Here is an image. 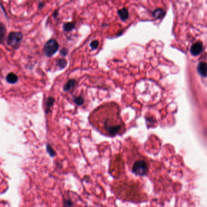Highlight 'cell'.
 Segmentation results:
<instances>
[{
	"label": "cell",
	"instance_id": "1",
	"mask_svg": "<svg viewBox=\"0 0 207 207\" xmlns=\"http://www.w3.org/2000/svg\"><path fill=\"white\" fill-rule=\"evenodd\" d=\"M138 184L127 179H117L112 185V190L116 196L122 199L131 201H140V193Z\"/></svg>",
	"mask_w": 207,
	"mask_h": 207
},
{
	"label": "cell",
	"instance_id": "2",
	"mask_svg": "<svg viewBox=\"0 0 207 207\" xmlns=\"http://www.w3.org/2000/svg\"><path fill=\"white\" fill-rule=\"evenodd\" d=\"M103 117L95 120L96 122L92 123L93 125L103 134L109 137H114L121 134L124 131V125L114 114H103Z\"/></svg>",
	"mask_w": 207,
	"mask_h": 207
},
{
	"label": "cell",
	"instance_id": "3",
	"mask_svg": "<svg viewBox=\"0 0 207 207\" xmlns=\"http://www.w3.org/2000/svg\"><path fill=\"white\" fill-rule=\"evenodd\" d=\"M128 165L131 171L136 175L143 176L149 169L148 160L140 154H134L128 157Z\"/></svg>",
	"mask_w": 207,
	"mask_h": 207
},
{
	"label": "cell",
	"instance_id": "4",
	"mask_svg": "<svg viewBox=\"0 0 207 207\" xmlns=\"http://www.w3.org/2000/svg\"><path fill=\"white\" fill-rule=\"evenodd\" d=\"M23 37L21 32H11L7 37V45L14 49H17L22 41Z\"/></svg>",
	"mask_w": 207,
	"mask_h": 207
},
{
	"label": "cell",
	"instance_id": "5",
	"mask_svg": "<svg viewBox=\"0 0 207 207\" xmlns=\"http://www.w3.org/2000/svg\"><path fill=\"white\" fill-rule=\"evenodd\" d=\"M59 48L58 42L54 39H51L48 40L44 46V52L46 56L52 57L54 55Z\"/></svg>",
	"mask_w": 207,
	"mask_h": 207
},
{
	"label": "cell",
	"instance_id": "6",
	"mask_svg": "<svg viewBox=\"0 0 207 207\" xmlns=\"http://www.w3.org/2000/svg\"><path fill=\"white\" fill-rule=\"evenodd\" d=\"M203 49L202 44L201 42L195 43L191 49V52L193 55H198L200 54Z\"/></svg>",
	"mask_w": 207,
	"mask_h": 207
},
{
	"label": "cell",
	"instance_id": "7",
	"mask_svg": "<svg viewBox=\"0 0 207 207\" xmlns=\"http://www.w3.org/2000/svg\"><path fill=\"white\" fill-rule=\"evenodd\" d=\"M198 70L199 73L203 77H205L207 76V64L205 62L200 63L198 66Z\"/></svg>",
	"mask_w": 207,
	"mask_h": 207
},
{
	"label": "cell",
	"instance_id": "8",
	"mask_svg": "<svg viewBox=\"0 0 207 207\" xmlns=\"http://www.w3.org/2000/svg\"><path fill=\"white\" fill-rule=\"evenodd\" d=\"M5 79L8 83L10 84H14L18 81V78L16 74L12 72V73H9V74H7Z\"/></svg>",
	"mask_w": 207,
	"mask_h": 207
},
{
	"label": "cell",
	"instance_id": "9",
	"mask_svg": "<svg viewBox=\"0 0 207 207\" xmlns=\"http://www.w3.org/2000/svg\"><path fill=\"white\" fill-rule=\"evenodd\" d=\"M118 14L122 20H125L128 18V10L127 8H122L118 11Z\"/></svg>",
	"mask_w": 207,
	"mask_h": 207
},
{
	"label": "cell",
	"instance_id": "10",
	"mask_svg": "<svg viewBox=\"0 0 207 207\" xmlns=\"http://www.w3.org/2000/svg\"><path fill=\"white\" fill-rule=\"evenodd\" d=\"M75 83H76L75 80H74V79L69 80V81L64 86V87H63L64 91H70V89H72L74 87Z\"/></svg>",
	"mask_w": 207,
	"mask_h": 207
},
{
	"label": "cell",
	"instance_id": "11",
	"mask_svg": "<svg viewBox=\"0 0 207 207\" xmlns=\"http://www.w3.org/2000/svg\"><path fill=\"white\" fill-rule=\"evenodd\" d=\"M54 103V98L52 97H49L46 101V108H45V111L46 113H48L50 111V109L51 107L53 106Z\"/></svg>",
	"mask_w": 207,
	"mask_h": 207
},
{
	"label": "cell",
	"instance_id": "12",
	"mask_svg": "<svg viewBox=\"0 0 207 207\" xmlns=\"http://www.w3.org/2000/svg\"><path fill=\"white\" fill-rule=\"evenodd\" d=\"M75 27V23L72 22L66 23L63 25V29L65 31H70Z\"/></svg>",
	"mask_w": 207,
	"mask_h": 207
},
{
	"label": "cell",
	"instance_id": "13",
	"mask_svg": "<svg viewBox=\"0 0 207 207\" xmlns=\"http://www.w3.org/2000/svg\"><path fill=\"white\" fill-rule=\"evenodd\" d=\"M5 34V28L2 23L0 24V40L1 43H2Z\"/></svg>",
	"mask_w": 207,
	"mask_h": 207
},
{
	"label": "cell",
	"instance_id": "14",
	"mask_svg": "<svg viewBox=\"0 0 207 207\" xmlns=\"http://www.w3.org/2000/svg\"><path fill=\"white\" fill-rule=\"evenodd\" d=\"M73 102L78 106H81L84 103V99L81 97H77L73 98Z\"/></svg>",
	"mask_w": 207,
	"mask_h": 207
},
{
	"label": "cell",
	"instance_id": "15",
	"mask_svg": "<svg viewBox=\"0 0 207 207\" xmlns=\"http://www.w3.org/2000/svg\"><path fill=\"white\" fill-rule=\"evenodd\" d=\"M58 65L61 68H65L67 66V61L65 59H62L59 60Z\"/></svg>",
	"mask_w": 207,
	"mask_h": 207
},
{
	"label": "cell",
	"instance_id": "16",
	"mask_svg": "<svg viewBox=\"0 0 207 207\" xmlns=\"http://www.w3.org/2000/svg\"><path fill=\"white\" fill-rule=\"evenodd\" d=\"M90 46L91 48H92L93 49H95L96 48H97V47L98 46V41L97 40H94L92 41L91 44H90Z\"/></svg>",
	"mask_w": 207,
	"mask_h": 207
},
{
	"label": "cell",
	"instance_id": "17",
	"mask_svg": "<svg viewBox=\"0 0 207 207\" xmlns=\"http://www.w3.org/2000/svg\"><path fill=\"white\" fill-rule=\"evenodd\" d=\"M68 52V50L67 49H66V48H64V49H62L61 51H60L61 55H62L63 56H66L67 55Z\"/></svg>",
	"mask_w": 207,
	"mask_h": 207
},
{
	"label": "cell",
	"instance_id": "18",
	"mask_svg": "<svg viewBox=\"0 0 207 207\" xmlns=\"http://www.w3.org/2000/svg\"><path fill=\"white\" fill-rule=\"evenodd\" d=\"M57 15H58V12H57V10H56V11H55V12L53 13V16H54V17H55L56 16H57Z\"/></svg>",
	"mask_w": 207,
	"mask_h": 207
},
{
	"label": "cell",
	"instance_id": "19",
	"mask_svg": "<svg viewBox=\"0 0 207 207\" xmlns=\"http://www.w3.org/2000/svg\"><path fill=\"white\" fill-rule=\"evenodd\" d=\"M43 5H44V4H43V2H41V3H40V4H39L38 7H39V8H41V7H42Z\"/></svg>",
	"mask_w": 207,
	"mask_h": 207
}]
</instances>
